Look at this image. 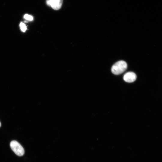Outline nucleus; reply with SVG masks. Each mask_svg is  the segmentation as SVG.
Returning a JSON list of instances; mask_svg holds the SVG:
<instances>
[{
  "label": "nucleus",
  "mask_w": 162,
  "mask_h": 162,
  "mask_svg": "<svg viewBox=\"0 0 162 162\" xmlns=\"http://www.w3.org/2000/svg\"><path fill=\"white\" fill-rule=\"evenodd\" d=\"M127 64L126 62L122 60L116 62L111 68L112 73L115 75H119L124 72L127 69Z\"/></svg>",
  "instance_id": "f257e3e1"
},
{
  "label": "nucleus",
  "mask_w": 162,
  "mask_h": 162,
  "mask_svg": "<svg viewBox=\"0 0 162 162\" xmlns=\"http://www.w3.org/2000/svg\"><path fill=\"white\" fill-rule=\"evenodd\" d=\"M10 148L17 155L21 156L24 154V150L22 146L17 141L13 140L10 144Z\"/></svg>",
  "instance_id": "f03ea898"
},
{
  "label": "nucleus",
  "mask_w": 162,
  "mask_h": 162,
  "mask_svg": "<svg viewBox=\"0 0 162 162\" xmlns=\"http://www.w3.org/2000/svg\"><path fill=\"white\" fill-rule=\"evenodd\" d=\"M63 0H46V3L48 5L50 6L54 10L59 9L62 6Z\"/></svg>",
  "instance_id": "7ed1b4c3"
},
{
  "label": "nucleus",
  "mask_w": 162,
  "mask_h": 162,
  "mask_svg": "<svg viewBox=\"0 0 162 162\" xmlns=\"http://www.w3.org/2000/svg\"><path fill=\"white\" fill-rule=\"evenodd\" d=\"M136 79V76L135 73L132 72L126 73L124 76L123 79L128 82H134Z\"/></svg>",
  "instance_id": "20e7f679"
},
{
  "label": "nucleus",
  "mask_w": 162,
  "mask_h": 162,
  "mask_svg": "<svg viewBox=\"0 0 162 162\" xmlns=\"http://www.w3.org/2000/svg\"><path fill=\"white\" fill-rule=\"evenodd\" d=\"M20 26L22 32H25L26 31L27 29V27L24 23L21 22L20 24Z\"/></svg>",
  "instance_id": "39448f33"
},
{
  "label": "nucleus",
  "mask_w": 162,
  "mask_h": 162,
  "mask_svg": "<svg viewBox=\"0 0 162 162\" xmlns=\"http://www.w3.org/2000/svg\"><path fill=\"white\" fill-rule=\"evenodd\" d=\"M24 17L25 19L29 21H32L33 19L32 16L28 14H25L24 15Z\"/></svg>",
  "instance_id": "423d86ee"
},
{
  "label": "nucleus",
  "mask_w": 162,
  "mask_h": 162,
  "mask_svg": "<svg viewBox=\"0 0 162 162\" xmlns=\"http://www.w3.org/2000/svg\"><path fill=\"white\" fill-rule=\"evenodd\" d=\"M1 123L0 122V127H1Z\"/></svg>",
  "instance_id": "0eeeda50"
}]
</instances>
